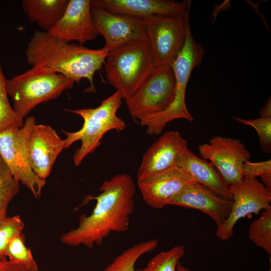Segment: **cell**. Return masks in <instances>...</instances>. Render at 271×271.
Instances as JSON below:
<instances>
[{
  "instance_id": "obj_1",
  "label": "cell",
  "mask_w": 271,
  "mask_h": 271,
  "mask_svg": "<svg viewBox=\"0 0 271 271\" xmlns=\"http://www.w3.org/2000/svg\"><path fill=\"white\" fill-rule=\"evenodd\" d=\"M100 191L96 196L86 197L85 201H96L95 206L89 215L79 217L77 227L62 235L63 244L92 248L101 245L111 232L128 229L136 192L131 177L126 173L114 175L102 183Z\"/></svg>"
},
{
  "instance_id": "obj_2",
  "label": "cell",
  "mask_w": 271,
  "mask_h": 271,
  "mask_svg": "<svg viewBox=\"0 0 271 271\" xmlns=\"http://www.w3.org/2000/svg\"><path fill=\"white\" fill-rule=\"evenodd\" d=\"M108 52L94 50L60 40L44 31H35L26 51L28 63L61 74L79 83L86 79L90 86L86 92H96L93 76L105 61Z\"/></svg>"
},
{
  "instance_id": "obj_3",
  "label": "cell",
  "mask_w": 271,
  "mask_h": 271,
  "mask_svg": "<svg viewBox=\"0 0 271 271\" xmlns=\"http://www.w3.org/2000/svg\"><path fill=\"white\" fill-rule=\"evenodd\" d=\"M122 99L120 93L116 91L95 108L65 109L80 116L83 119L79 130L74 132L62 130L66 136L65 148H69L77 141L81 142L80 147L73 155V161L76 166H79L86 156L94 152L107 132L112 130L117 132L124 130L125 123L117 115V110L122 104Z\"/></svg>"
},
{
  "instance_id": "obj_4",
  "label": "cell",
  "mask_w": 271,
  "mask_h": 271,
  "mask_svg": "<svg viewBox=\"0 0 271 271\" xmlns=\"http://www.w3.org/2000/svg\"><path fill=\"white\" fill-rule=\"evenodd\" d=\"M75 82L63 75L41 67H32L25 72L5 80L8 95L22 121L37 105L58 97Z\"/></svg>"
},
{
  "instance_id": "obj_5",
  "label": "cell",
  "mask_w": 271,
  "mask_h": 271,
  "mask_svg": "<svg viewBox=\"0 0 271 271\" xmlns=\"http://www.w3.org/2000/svg\"><path fill=\"white\" fill-rule=\"evenodd\" d=\"M205 50L196 42L192 35L189 24L184 44L171 64L175 74L176 86L174 98L170 105L164 111L147 117L140 121L146 127L147 133L150 136H158L167 124L177 119H184L192 122L193 117L189 111L185 100L186 91L191 73L201 63Z\"/></svg>"
},
{
  "instance_id": "obj_6",
  "label": "cell",
  "mask_w": 271,
  "mask_h": 271,
  "mask_svg": "<svg viewBox=\"0 0 271 271\" xmlns=\"http://www.w3.org/2000/svg\"><path fill=\"white\" fill-rule=\"evenodd\" d=\"M104 66L109 84L124 100L133 94L155 67L147 40L117 46L108 52Z\"/></svg>"
},
{
  "instance_id": "obj_7",
  "label": "cell",
  "mask_w": 271,
  "mask_h": 271,
  "mask_svg": "<svg viewBox=\"0 0 271 271\" xmlns=\"http://www.w3.org/2000/svg\"><path fill=\"white\" fill-rule=\"evenodd\" d=\"M175 86L171 64L154 67L133 94L125 99L130 115L140 121L164 111L173 101Z\"/></svg>"
},
{
  "instance_id": "obj_8",
  "label": "cell",
  "mask_w": 271,
  "mask_h": 271,
  "mask_svg": "<svg viewBox=\"0 0 271 271\" xmlns=\"http://www.w3.org/2000/svg\"><path fill=\"white\" fill-rule=\"evenodd\" d=\"M189 14L152 15L142 19L155 67L171 64L182 49L190 23Z\"/></svg>"
},
{
  "instance_id": "obj_9",
  "label": "cell",
  "mask_w": 271,
  "mask_h": 271,
  "mask_svg": "<svg viewBox=\"0 0 271 271\" xmlns=\"http://www.w3.org/2000/svg\"><path fill=\"white\" fill-rule=\"evenodd\" d=\"M35 123V117L29 116L21 127L0 132V156L13 177L26 186L35 198H38L46 181L34 173L29 162L28 140Z\"/></svg>"
},
{
  "instance_id": "obj_10",
  "label": "cell",
  "mask_w": 271,
  "mask_h": 271,
  "mask_svg": "<svg viewBox=\"0 0 271 271\" xmlns=\"http://www.w3.org/2000/svg\"><path fill=\"white\" fill-rule=\"evenodd\" d=\"M232 206L228 218L217 227L216 235L226 241L234 234V227L241 218L271 207V189L257 179L243 178L239 183L229 186Z\"/></svg>"
},
{
  "instance_id": "obj_11",
  "label": "cell",
  "mask_w": 271,
  "mask_h": 271,
  "mask_svg": "<svg viewBox=\"0 0 271 271\" xmlns=\"http://www.w3.org/2000/svg\"><path fill=\"white\" fill-rule=\"evenodd\" d=\"M202 158L209 160L229 186L243 179V166L251 154L240 140L216 136L200 145Z\"/></svg>"
},
{
  "instance_id": "obj_12",
  "label": "cell",
  "mask_w": 271,
  "mask_h": 271,
  "mask_svg": "<svg viewBox=\"0 0 271 271\" xmlns=\"http://www.w3.org/2000/svg\"><path fill=\"white\" fill-rule=\"evenodd\" d=\"M91 15L98 34L105 39L102 49L107 52L129 41L147 40L142 19L100 8H92Z\"/></svg>"
},
{
  "instance_id": "obj_13",
  "label": "cell",
  "mask_w": 271,
  "mask_h": 271,
  "mask_svg": "<svg viewBox=\"0 0 271 271\" xmlns=\"http://www.w3.org/2000/svg\"><path fill=\"white\" fill-rule=\"evenodd\" d=\"M197 182L182 168L175 166L138 181L144 201L154 209H162L190 184Z\"/></svg>"
},
{
  "instance_id": "obj_14",
  "label": "cell",
  "mask_w": 271,
  "mask_h": 271,
  "mask_svg": "<svg viewBox=\"0 0 271 271\" xmlns=\"http://www.w3.org/2000/svg\"><path fill=\"white\" fill-rule=\"evenodd\" d=\"M91 0H70L63 15L49 35L67 42L77 41L83 45L95 39L98 33L92 15Z\"/></svg>"
},
{
  "instance_id": "obj_15",
  "label": "cell",
  "mask_w": 271,
  "mask_h": 271,
  "mask_svg": "<svg viewBox=\"0 0 271 271\" xmlns=\"http://www.w3.org/2000/svg\"><path fill=\"white\" fill-rule=\"evenodd\" d=\"M187 148L188 142L179 131L165 132L144 155L137 173L138 181L177 166L180 156Z\"/></svg>"
},
{
  "instance_id": "obj_16",
  "label": "cell",
  "mask_w": 271,
  "mask_h": 271,
  "mask_svg": "<svg viewBox=\"0 0 271 271\" xmlns=\"http://www.w3.org/2000/svg\"><path fill=\"white\" fill-rule=\"evenodd\" d=\"M65 143L55 129L46 124L33 126L28 140V153L30 166L34 173L45 180Z\"/></svg>"
},
{
  "instance_id": "obj_17",
  "label": "cell",
  "mask_w": 271,
  "mask_h": 271,
  "mask_svg": "<svg viewBox=\"0 0 271 271\" xmlns=\"http://www.w3.org/2000/svg\"><path fill=\"white\" fill-rule=\"evenodd\" d=\"M169 205L200 210L209 216L218 227L229 215L232 201L198 182H193L171 200L167 204Z\"/></svg>"
},
{
  "instance_id": "obj_18",
  "label": "cell",
  "mask_w": 271,
  "mask_h": 271,
  "mask_svg": "<svg viewBox=\"0 0 271 271\" xmlns=\"http://www.w3.org/2000/svg\"><path fill=\"white\" fill-rule=\"evenodd\" d=\"M190 1L170 0H91L92 8L144 19L152 15L182 16L189 12Z\"/></svg>"
},
{
  "instance_id": "obj_19",
  "label": "cell",
  "mask_w": 271,
  "mask_h": 271,
  "mask_svg": "<svg viewBox=\"0 0 271 271\" xmlns=\"http://www.w3.org/2000/svg\"><path fill=\"white\" fill-rule=\"evenodd\" d=\"M177 166L186 171L197 182L220 196L232 200L229 186L214 166L210 162L197 157L189 148L180 156Z\"/></svg>"
},
{
  "instance_id": "obj_20",
  "label": "cell",
  "mask_w": 271,
  "mask_h": 271,
  "mask_svg": "<svg viewBox=\"0 0 271 271\" xmlns=\"http://www.w3.org/2000/svg\"><path fill=\"white\" fill-rule=\"evenodd\" d=\"M68 1L24 0L22 7L29 20L48 33L61 19Z\"/></svg>"
},
{
  "instance_id": "obj_21",
  "label": "cell",
  "mask_w": 271,
  "mask_h": 271,
  "mask_svg": "<svg viewBox=\"0 0 271 271\" xmlns=\"http://www.w3.org/2000/svg\"><path fill=\"white\" fill-rule=\"evenodd\" d=\"M158 239H151L135 244L118 255L103 271H138L135 265L144 254L154 250L158 245Z\"/></svg>"
},
{
  "instance_id": "obj_22",
  "label": "cell",
  "mask_w": 271,
  "mask_h": 271,
  "mask_svg": "<svg viewBox=\"0 0 271 271\" xmlns=\"http://www.w3.org/2000/svg\"><path fill=\"white\" fill-rule=\"evenodd\" d=\"M248 238L257 246L271 254V207L264 210L250 225Z\"/></svg>"
},
{
  "instance_id": "obj_23",
  "label": "cell",
  "mask_w": 271,
  "mask_h": 271,
  "mask_svg": "<svg viewBox=\"0 0 271 271\" xmlns=\"http://www.w3.org/2000/svg\"><path fill=\"white\" fill-rule=\"evenodd\" d=\"M20 183L12 176L0 156V222L6 218L9 203L20 190Z\"/></svg>"
},
{
  "instance_id": "obj_24",
  "label": "cell",
  "mask_w": 271,
  "mask_h": 271,
  "mask_svg": "<svg viewBox=\"0 0 271 271\" xmlns=\"http://www.w3.org/2000/svg\"><path fill=\"white\" fill-rule=\"evenodd\" d=\"M183 245H177L165 251H161L152 258L146 266L138 271H178L177 265L185 254Z\"/></svg>"
},
{
  "instance_id": "obj_25",
  "label": "cell",
  "mask_w": 271,
  "mask_h": 271,
  "mask_svg": "<svg viewBox=\"0 0 271 271\" xmlns=\"http://www.w3.org/2000/svg\"><path fill=\"white\" fill-rule=\"evenodd\" d=\"M6 257L23 267L26 271L38 270V264L31 250L25 244V237L23 234L11 241L6 252Z\"/></svg>"
},
{
  "instance_id": "obj_26",
  "label": "cell",
  "mask_w": 271,
  "mask_h": 271,
  "mask_svg": "<svg viewBox=\"0 0 271 271\" xmlns=\"http://www.w3.org/2000/svg\"><path fill=\"white\" fill-rule=\"evenodd\" d=\"M5 80L0 59V132L20 128L24 124V121L20 120L10 104L5 88Z\"/></svg>"
},
{
  "instance_id": "obj_27",
  "label": "cell",
  "mask_w": 271,
  "mask_h": 271,
  "mask_svg": "<svg viewBox=\"0 0 271 271\" xmlns=\"http://www.w3.org/2000/svg\"><path fill=\"white\" fill-rule=\"evenodd\" d=\"M24 223L19 215L7 216L0 222V258H6L11 241L22 234Z\"/></svg>"
},
{
  "instance_id": "obj_28",
  "label": "cell",
  "mask_w": 271,
  "mask_h": 271,
  "mask_svg": "<svg viewBox=\"0 0 271 271\" xmlns=\"http://www.w3.org/2000/svg\"><path fill=\"white\" fill-rule=\"evenodd\" d=\"M233 119L244 125L252 127L256 131L260 148L266 154L271 152V117H260L246 119L235 117Z\"/></svg>"
},
{
  "instance_id": "obj_29",
  "label": "cell",
  "mask_w": 271,
  "mask_h": 271,
  "mask_svg": "<svg viewBox=\"0 0 271 271\" xmlns=\"http://www.w3.org/2000/svg\"><path fill=\"white\" fill-rule=\"evenodd\" d=\"M242 173L243 178L259 177L265 187L271 189V160L258 162L247 161L243 165Z\"/></svg>"
},
{
  "instance_id": "obj_30",
  "label": "cell",
  "mask_w": 271,
  "mask_h": 271,
  "mask_svg": "<svg viewBox=\"0 0 271 271\" xmlns=\"http://www.w3.org/2000/svg\"><path fill=\"white\" fill-rule=\"evenodd\" d=\"M0 271H26V270L20 265L10 260L0 258Z\"/></svg>"
},
{
  "instance_id": "obj_31",
  "label": "cell",
  "mask_w": 271,
  "mask_h": 271,
  "mask_svg": "<svg viewBox=\"0 0 271 271\" xmlns=\"http://www.w3.org/2000/svg\"><path fill=\"white\" fill-rule=\"evenodd\" d=\"M260 117H271V100L269 98L259 113Z\"/></svg>"
},
{
  "instance_id": "obj_32",
  "label": "cell",
  "mask_w": 271,
  "mask_h": 271,
  "mask_svg": "<svg viewBox=\"0 0 271 271\" xmlns=\"http://www.w3.org/2000/svg\"><path fill=\"white\" fill-rule=\"evenodd\" d=\"M177 269L178 271H191L189 268L183 266L180 261L177 264Z\"/></svg>"
},
{
  "instance_id": "obj_33",
  "label": "cell",
  "mask_w": 271,
  "mask_h": 271,
  "mask_svg": "<svg viewBox=\"0 0 271 271\" xmlns=\"http://www.w3.org/2000/svg\"><path fill=\"white\" fill-rule=\"evenodd\" d=\"M269 271H271V267H270Z\"/></svg>"
}]
</instances>
